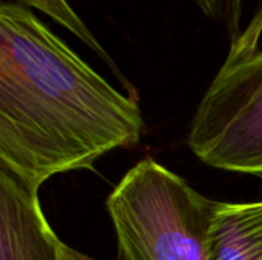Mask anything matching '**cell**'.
Here are the masks:
<instances>
[{"instance_id":"1","label":"cell","mask_w":262,"mask_h":260,"mask_svg":"<svg viewBox=\"0 0 262 260\" xmlns=\"http://www.w3.org/2000/svg\"><path fill=\"white\" fill-rule=\"evenodd\" d=\"M138 100L83 61L29 8L0 5V167L34 190L140 143Z\"/></svg>"},{"instance_id":"2","label":"cell","mask_w":262,"mask_h":260,"mask_svg":"<svg viewBox=\"0 0 262 260\" xmlns=\"http://www.w3.org/2000/svg\"><path fill=\"white\" fill-rule=\"evenodd\" d=\"M213 202L155 159H141L106 201L120 260H212Z\"/></svg>"},{"instance_id":"3","label":"cell","mask_w":262,"mask_h":260,"mask_svg":"<svg viewBox=\"0 0 262 260\" xmlns=\"http://www.w3.org/2000/svg\"><path fill=\"white\" fill-rule=\"evenodd\" d=\"M187 144L210 167L262 175V49L232 43L196 107Z\"/></svg>"},{"instance_id":"4","label":"cell","mask_w":262,"mask_h":260,"mask_svg":"<svg viewBox=\"0 0 262 260\" xmlns=\"http://www.w3.org/2000/svg\"><path fill=\"white\" fill-rule=\"evenodd\" d=\"M60 247L38 190L0 167V260H60Z\"/></svg>"},{"instance_id":"5","label":"cell","mask_w":262,"mask_h":260,"mask_svg":"<svg viewBox=\"0 0 262 260\" xmlns=\"http://www.w3.org/2000/svg\"><path fill=\"white\" fill-rule=\"evenodd\" d=\"M209 248L212 260H262V201H215Z\"/></svg>"},{"instance_id":"6","label":"cell","mask_w":262,"mask_h":260,"mask_svg":"<svg viewBox=\"0 0 262 260\" xmlns=\"http://www.w3.org/2000/svg\"><path fill=\"white\" fill-rule=\"evenodd\" d=\"M15 3L26 6V8H34L45 15H48L52 21L61 25L64 29L72 32L77 38H80L91 51H94L111 70L117 77V80L123 84L124 90L127 92L129 97L137 100V89L134 84L126 78V75L120 70L114 58L109 55V52L101 46L98 38L94 35V32L88 28V25L81 20V17L74 11V8L68 3V0H15Z\"/></svg>"},{"instance_id":"7","label":"cell","mask_w":262,"mask_h":260,"mask_svg":"<svg viewBox=\"0 0 262 260\" xmlns=\"http://www.w3.org/2000/svg\"><path fill=\"white\" fill-rule=\"evenodd\" d=\"M220 3V18L223 23L230 43H235L241 37V18H243V6L244 0H218Z\"/></svg>"},{"instance_id":"8","label":"cell","mask_w":262,"mask_h":260,"mask_svg":"<svg viewBox=\"0 0 262 260\" xmlns=\"http://www.w3.org/2000/svg\"><path fill=\"white\" fill-rule=\"evenodd\" d=\"M196 8L209 18L212 20H216L220 18V3L218 0H192Z\"/></svg>"},{"instance_id":"9","label":"cell","mask_w":262,"mask_h":260,"mask_svg":"<svg viewBox=\"0 0 262 260\" xmlns=\"http://www.w3.org/2000/svg\"><path fill=\"white\" fill-rule=\"evenodd\" d=\"M60 260H95L71 247H68L66 244L61 242V247H60Z\"/></svg>"}]
</instances>
